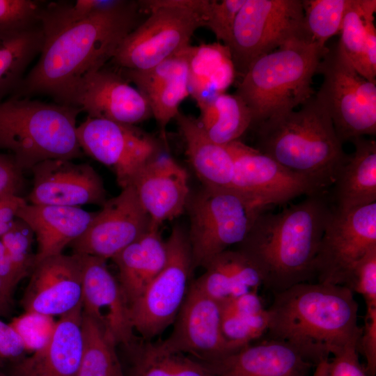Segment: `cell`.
Listing matches in <instances>:
<instances>
[{
	"instance_id": "52",
	"label": "cell",
	"mask_w": 376,
	"mask_h": 376,
	"mask_svg": "<svg viewBox=\"0 0 376 376\" xmlns=\"http://www.w3.org/2000/svg\"><path fill=\"white\" fill-rule=\"evenodd\" d=\"M0 376H8V375L0 370Z\"/></svg>"
},
{
	"instance_id": "37",
	"label": "cell",
	"mask_w": 376,
	"mask_h": 376,
	"mask_svg": "<svg viewBox=\"0 0 376 376\" xmlns=\"http://www.w3.org/2000/svg\"><path fill=\"white\" fill-rule=\"evenodd\" d=\"M224 336L236 349L251 343L266 334L269 324L267 309L254 315H236L221 312Z\"/></svg>"
},
{
	"instance_id": "32",
	"label": "cell",
	"mask_w": 376,
	"mask_h": 376,
	"mask_svg": "<svg viewBox=\"0 0 376 376\" xmlns=\"http://www.w3.org/2000/svg\"><path fill=\"white\" fill-rule=\"evenodd\" d=\"M44 41L40 24L0 30V102L5 96L16 92L26 69L40 55Z\"/></svg>"
},
{
	"instance_id": "15",
	"label": "cell",
	"mask_w": 376,
	"mask_h": 376,
	"mask_svg": "<svg viewBox=\"0 0 376 376\" xmlns=\"http://www.w3.org/2000/svg\"><path fill=\"white\" fill-rule=\"evenodd\" d=\"M171 335L157 341L163 349L210 363L238 350L223 335L218 301L191 281Z\"/></svg>"
},
{
	"instance_id": "35",
	"label": "cell",
	"mask_w": 376,
	"mask_h": 376,
	"mask_svg": "<svg viewBox=\"0 0 376 376\" xmlns=\"http://www.w3.org/2000/svg\"><path fill=\"white\" fill-rule=\"evenodd\" d=\"M83 354L77 376H126L117 345L82 311Z\"/></svg>"
},
{
	"instance_id": "19",
	"label": "cell",
	"mask_w": 376,
	"mask_h": 376,
	"mask_svg": "<svg viewBox=\"0 0 376 376\" xmlns=\"http://www.w3.org/2000/svg\"><path fill=\"white\" fill-rule=\"evenodd\" d=\"M30 275L22 299L25 311L61 316L81 302L82 255L47 258L35 265Z\"/></svg>"
},
{
	"instance_id": "38",
	"label": "cell",
	"mask_w": 376,
	"mask_h": 376,
	"mask_svg": "<svg viewBox=\"0 0 376 376\" xmlns=\"http://www.w3.org/2000/svg\"><path fill=\"white\" fill-rule=\"evenodd\" d=\"M56 323L53 316L25 311L22 315L13 318L10 325L21 338L26 352L33 353L48 343Z\"/></svg>"
},
{
	"instance_id": "48",
	"label": "cell",
	"mask_w": 376,
	"mask_h": 376,
	"mask_svg": "<svg viewBox=\"0 0 376 376\" xmlns=\"http://www.w3.org/2000/svg\"><path fill=\"white\" fill-rule=\"evenodd\" d=\"M25 276L13 263L0 240V278L13 292L17 284Z\"/></svg>"
},
{
	"instance_id": "27",
	"label": "cell",
	"mask_w": 376,
	"mask_h": 376,
	"mask_svg": "<svg viewBox=\"0 0 376 376\" xmlns=\"http://www.w3.org/2000/svg\"><path fill=\"white\" fill-rule=\"evenodd\" d=\"M174 119L184 138L189 161L202 185L231 188L234 161L226 146L212 141L198 118L179 111Z\"/></svg>"
},
{
	"instance_id": "28",
	"label": "cell",
	"mask_w": 376,
	"mask_h": 376,
	"mask_svg": "<svg viewBox=\"0 0 376 376\" xmlns=\"http://www.w3.org/2000/svg\"><path fill=\"white\" fill-rule=\"evenodd\" d=\"M350 142L354 152L332 185L334 208L341 211L376 202V142L363 136Z\"/></svg>"
},
{
	"instance_id": "29",
	"label": "cell",
	"mask_w": 376,
	"mask_h": 376,
	"mask_svg": "<svg viewBox=\"0 0 376 376\" xmlns=\"http://www.w3.org/2000/svg\"><path fill=\"white\" fill-rule=\"evenodd\" d=\"M205 272L193 283L219 303L263 285V279L253 262L238 249H227L212 258Z\"/></svg>"
},
{
	"instance_id": "47",
	"label": "cell",
	"mask_w": 376,
	"mask_h": 376,
	"mask_svg": "<svg viewBox=\"0 0 376 376\" xmlns=\"http://www.w3.org/2000/svg\"><path fill=\"white\" fill-rule=\"evenodd\" d=\"M26 352L24 344L10 324L0 320V361L19 359Z\"/></svg>"
},
{
	"instance_id": "18",
	"label": "cell",
	"mask_w": 376,
	"mask_h": 376,
	"mask_svg": "<svg viewBox=\"0 0 376 376\" xmlns=\"http://www.w3.org/2000/svg\"><path fill=\"white\" fill-rule=\"evenodd\" d=\"M70 105L86 112L88 117L130 125L152 116L141 93L123 77L118 68L107 64L81 82Z\"/></svg>"
},
{
	"instance_id": "10",
	"label": "cell",
	"mask_w": 376,
	"mask_h": 376,
	"mask_svg": "<svg viewBox=\"0 0 376 376\" xmlns=\"http://www.w3.org/2000/svg\"><path fill=\"white\" fill-rule=\"evenodd\" d=\"M303 17L301 0H246L226 45L235 75L241 78L260 56L295 40L306 41Z\"/></svg>"
},
{
	"instance_id": "44",
	"label": "cell",
	"mask_w": 376,
	"mask_h": 376,
	"mask_svg": "<svg viewBox=\"0 0 376 376\" xmlns=\"http://www.w3.org/2000/svg\"><path fill=\"white\" fill-rule=\"evenodd\" d=\"M22 171L12 155L0 154V198L17 195L23 182Z\"/></svg>"
},
{
	"instance_id": "20",
	"label": "cell",
	"mask_w": 376,
	"mask_h": 376,
	"mask_svg": "<svg viewBox=\"0 0 376 376\" xmlns=\"http://www.w3.org/2000/svg\"><path fill=\"white\" fill-rule=\"evenodd\" d=\"M83 256L82 311L118 345L134 340L129 305L106 260Z\"/></svg>"
},
{
	"instance_id": "16",
	"label": "cell",
	"mask_w": 376,
	"mask_h": 376,
	"mask_svg": "<svg viewBox=\"0 0 376 376\" xmlns=\"http://www.w3.org/2000/svg\"><path fill=\"white\" fill-rule=\"evenodd\" d=\"M151 228L134 189L128 186L107 199L84 233L70 245L73 253L112 259Z\"/></svg>"
},
{
	"instance_id": "43",
	"label": "cell",
	"mask_w": 376,
	"mask_h": 376,
	"mask_svg": "<svg viewBox=\"0 0 376 376\" xmlns=\"http://www.w3.org/2000/svg\"><path fill=\"white\" fill-rule=\"evenodd\" d=\"M358 350H361L366 359V371L369 376L376 373V307L366 308L364 326L359 343Z\"/></svg>"
},
{
	"instance_id": "31",
	"label": "cell",
	"mask_w": 376,
	"mask_h": 376,
	"mask_svg": "<svg viewBox=\"0 0 376 376\" xmlns=\"http://www.w3.org/2000/svg\"><path fill=\"white\" fill-rule=\"evenodd\" d=\"M189 91L197 104L224 93L236 75L228 49L219 42L189 45Z\"/></svg>"
},
{
	"instance_id": "8",
	"label": "cell",
	"mask_w": 376,
	"mask_h": 376,
	"mask_svg": "<svg viewBox=\"0 0 376 376\" xmlns=\"http://www.w3.org/2000/svg\"><path fill=\"white\" fill-rule=\"evenodd\" d=\"M265 208L235 190L203 186L189 194L185 210L194 270L246 237Z\"/></svg>"
},
{
	"instance_id": "1",
	"label": "cell",
	"mask_w": 376,
	"mask_h": 376,
	"mask_svg": "<svg viewBox=\"0 0 376 376\" xmlns=\"http://www.w3.org/2000/svg\"><path fill=\"white\" fill-rule=\"evenodd\" d=\"M143 12L139 1L119 0L81 21L43 32L38 60L13 95H48L56 103L70 105L81 82L108 64L142 22Z\"/></svg>"
},
{
	"instance_id": "17",
	"label": "cell",
	"mask_w": 376,
	"mask_h": 376,
	"mask_svg": "<svg viewBox=\"0 0 376 376\" xmlns=\"http://www.w3.org/2000/svg\"><path fill=\"white\" fill-rule=\"evenodd\" d=\"M31 170L33 184L29 200L31 204L102 206L107 201L102 179L89 164L52 159L38 163Z\"/></svg>"
},
{
	"instance_id": "40",
	"label": "cell",
	"mask_w": 376,
	"mask_h": 376,
	"mask_svg": "<svg viewBox=\"0 0 376 376\" xmlns=\"http://www.w3.org/2000/svg\"><path fill=\"white\" fill-rule=\"evenodd\" d=\"M41 2L0 0V30L21 29L40 24Z\"/></svg>"
},
{
	"instance_id": "39",
	"label": "cell",
	"mask_w": 376,
	"mask_h": 376,
	"mask_svg": "<svg viewBox=\"0 0 376 376\" xmlns=\"http://www.w3.org/2000/svg\"><path fill=\"white\" fill-rule=\"evenodd\" d=\"M33 235L29 226L17 218L10 229L0 237L13 263L25 277L31 274L35 267Z\"/></svg>"
},
{
	"instance_id": "21",
	"label": "cell",
	"mask_w": 376,
	"mask_h": 376,
	"mask_svg": "<svg viewBox=\"0 0 376 376\" xmlns=\"http://www.w3.org/2000/svg\"><path fill=\"white\" fill-rule=\"evenodd\" d=\"M152 228H160L185 210L190 194L186 170L169 157L159 155L137 173L132 185Z\"/></svg>"
},
{
	"instance_id": "50",
	"label": "cell",
	"mask_w": 376,
	"mask_h": 376,
	"mask_svg": "<svg viewBox=\"0 0 376 376\" xmlns=\"http://www.w3.org/2000/svg\"><path fill=\"white\" fill-rule=\"evenodd\" d=\"M12 293L0 278V316L6 315L10 311Z\"/></svg>"
},
{
	"instance_id": "41",
	"label": "cell",
	"mask_w": 376,
	"mask_h": 376,
	"mask_svg": "<svg viewBox=\"0 0 376 376\" xmlns=\"http://www.w3.org/2000/svg\"><path fill=\"white\" fill-rule=\"evenodd\" d=\"M345 286L363 296L366 308L376 307V247L354 265Z\"/></svg>"
},
{
	"instance_id": "53",
	"label": "cell",
	"mask_w": 376,
	"mask_h": 376,
	"mask_svg": "<svg viewBox=\"0 0 376 376\" xmlns=\"http://www.w3.org/2000/svg\"><path fill=\"white\" fill-rule=\"evenodd\" d=\"M6 197H3L1 202H0V205L3 203L4 199H5Z\"/></svg>"
},
{
	"instance_id": "46",
	"label": "cell",
	"mask_w": 376,
	"mask_h": 376,
	"mask_svg": "<svg viewBox=\"0 0 376 376\" xmlns=\"http://www.w3.org/2000/svg\"><path fill=\"white\" fill-rule=\"evenodd\" d=\"M219 304L221 312L242 315L257 314L266 309L258 291L249 292Z\"/></svg>"
},
{
	"instance_id": "6",
	"label": "cell",
	"mask_w": 376,
	"mask_h": 376,
	"mask_svg": "<svg viewBox=\"0 0 376 376\" xmlns=\"http://www.w3.org/2000/svg\"><path fill=\"white\" fill-rule=\"evenodd\" d=\"M327 49L295 40L251 63L235 94L251 113L252 128L295 110L313 95V77Z\"/></svg>"
},
{
	"instance_id": "12",
	"label": "cell",
	"mask_w": 376,
	"mask_h": 376,
	"mask_svg": "<svg viewBox=\"0 0 376 376\" xmlns=\"http://www.w3.org/2000/svg\"><path fill=\"white\" fill-rule=\"evenodd\" d=\"M376 247V202L341 211L333 208L315 262L318 282L345 286L354 265Z\"/></svg>"
},
{
	"instance_id": "5",
	"label": "cell",
	"mask_w": 376,
	"mask_h": 376,
	"mask_svg": "<svg viewBox=\"0 0 376 376\" xmlns=\"http://www.w3.org/2000/svg\"><path fill=\"white\" fill-rule=\"evenodd\" d=\"M81 110L13 95L0 102V149L12 153L22 169L47 159L83 156L77 136Z\"/></svg>"
},
{
	"instance_id": "36",
	"label": "cell",
	"mask_w": 376,
	"mask_h": 376,
	"mask_svg": "<svg viewBox=\"0 0 376 376\" xmlns=\"http://www.w3.org/2000/svg\"><path fill=\"white\" fill-rule=\"evenodd\" d=\"M303 32L306 41L319 48L340 33L350 0H304Z\"/></svg>"
},
{
	"instance_id": "3",
	"label": "cell",
	"mask_w": 376,
	"mask_h": 376,
	"mask_svg": "<svg viewBox=\"0 0 376 376\" xmlns=\"http://www.w3.org/2000/svg\"><path fill=\"white\" fill-rule=\"evenodd\" d=\"M333 207L327 193L306 196L280 212H262L238 250L274 293L314 277L315 262Z\"/></svg>"
},
{
	"instance_id": "22",
	"label": "cell",
	"mask_w": 376,
	"mask_h": 376,
	"mask_svg": "<svg viewBox=\"0 0 376 376\" xmlns=\"http://www.w3.org/2000/svg\"><path fill=\"white\" fill-rule=\"evenodd\" d=\"M145 70L118 68L123 77L133 83L147 100L166 141V127L180 111L179 106L189 95L187 49Z\"/></svg>"
},
{
	"instance_id": "42",
	"label": "cell",
	"mask_w": 376,
	"mask_h": 376,
	"mask_svg": "<svg viewBox=\"0 0 376 376\" xmlns=\"http://www.w3.org/2000/svg\"><path fill=\"white\" fill-rule=\"evenodd\" d=\"M246 0H209L205 26L214 34L219 41L226 45L237 15Z\"/></svg>"
},
{
	"instance_id": "4",
	"label": "cell",
	"mask_w": 376,
	"mask_h": 376,
	"mask_svg": "<svg viewBox=\"0 0 376 376\" xmlns=\"http://www.w3.org/2000/svg\"><path fill=\"white\" fill-rule=\"evenodd\" d=\"M301 107L258 125L256 148L328 192L349 155L329 115L315 96Z\"/></svg>"
},
{
	"instance_id": "24",
	"label": "cell",
	"mask_w": 376,
	"mask_h": 376,
	"mask_svg": "<svg viewBox=\"0 0 376 376\" xmlns=\"http://www.w3.org/2000/svg\"><path fill=\"white\" fill-rule=\"evenodd\" d=\"M81 323V302L61 315L46 345L17 363L11 376H77L84 349Z\"/></svg>"
},
{
	"instance_id": "11",
	"label": "cell",
	"mask_w": 376,
	"mask_h": 376,
	"mask_svg": "<svg viewBox=\"0 0 376 376\" xmlns=\"http://www.w3.org/2000/svg\"><path fill=\"white\" fill-rule=\"evenodd\" d=\"M166 243L167 260L164 267L129 306L134 330L146 340L157 336L174 322L194 272L187 231L174 226Z\"/></svg>"
},
{
	"instance_id": "26",
	"label": "cell",
	"mask_w": 376,
	"mask_h": 376,
	"mask_svg": "<svg viewBox=\"0 0 376 376\" xmlns=\"http://www.w3.org/2000/svg\"><path fill=\"white\" fill-rule=\"evenodd\" d=\"M112 260L118 268V281L130 306L166 262L167 246L160 228L151 227Z\"/></svg>"
},
{
	"instance_id": "33",
	"label": "cell",
	"mask_w": 376,
	"mask_h": 376,
	"mask_svg": "<svg viewBox=\"0 0 376 376\" xmlns=\"http://www.w3.org/2000/svg\"><path fill=\"white\" fill-rule=\"evenodd\" d=\"M125 348L131 360L129 376H216L206 363L166 350L157 342L136 339Z\"/></svg>"
},
{
	"instance_id": "9",
	"label": "cell",
	"mask_w": 376,
	"mask_h": 376,
	"mask_svg": "<svg viewBox=\"0 0 376 376\" xmlns=\"http://www.w3.org/2000/svg\"><path fill=\"white\" fill-rule=\"evenodd\" d=\"M318 72L322 83L315 97L329 115L342 143L376 134V81L363 77L340 49L327 47Z\"/></svg>"
},
{
	"instance_id": "25",
	"label": "cell",
	"mask_w": 376,
	"mask_h": 376,
	"mask_svg": "<svg viewBox=\"0 0 376 376\" xmlns=\"http://www.w3.org/2000/svg\"><path fill=\"white\" fill-rule=\"evenodd\" d=\"M95 212L79 207L22 205L16 217L26 223L38 242L35 265L47 258L63 253V250L87 229Z\"/></svg>"
},
{
	"instance_id": "14",
	"label": "cell",
	"mask_w": 376,
	"mask_h": 376,
	"mask_svg": "<svg viewBox=\"0 0 376 376\" xmlns=\"http://www.w3.org/2000/svg\"><path fill=\"white\" fill-rule=\"evenodd\" d=\"M226 147L234 161L231 189L265 209L300 196L328 193L309 178L288 169L239 140Z\"/></svg>"
},
{
	"instance_id": "23",
	"label": "cell",
	"mask_w": 376,
	"mask_h": 376,
	"mask_svg": "<svg viewBox=\"0 0 376 376\" xmlns=\"http://www.w3.org/2000/svg\"><path fill=\"white\" fill-rule=\"evenodd\" d=\"M206 364L216 376H308L314 366L289 344L270 338Z\"/></svg>"
},
{
	"instance_id": "51",
	"label": "cell",
	"mask_w": 376,
	"mask_h": 376,
	"mask_svg": "<svg viewBox=\"0 0 376 376\" xmlns=\"http://www.w3.org/2000/svg\"><path fill=\"white\" fill-rule=\"evenodd\" d=\"M329 359H324L315 366V368L313 376H329Z\"/></svg>"
},
{
	"instance_id": "49",
	"label": "cell",
	"mask_w": 376,
	"mask_h": 376,
	"mask_svg": "<svg viewBox=\"0 0 376 376\" xmlns=\"http://www.w3.org/2000/svg\"><path fill=\"white\" fill-rule=\"evenodd\" d=\"M26 201L17 195L5 198L0 205V237L12 227L16 213L19 207L26 203Z\"/></svg>"
},
{
	"instance_id": "13",
	"label": "cell",
	"mask_w": 376,
	"mask_h": 376,
	"mask_svg": "<svg viewBox=\"0 0 376 376\" xmlns=\"http://www.w3.org/2000/svg\"><path fill=\"white\" fill-rule=\"evenodd\" d=\"M77 136L83 152L111 169L122 189L159 155L156 140L133 125L87 116Z\"/></svg>"
},
{
	"instance_id": "45",
	"label": "cell",
	"mask_w": 376,
	"mask_h": 376,
	"mask_svg": "<svg viewBox=\"0 0 376 376\" xmlns=\"http://www.w3.org/2000/svg\"><path fill=\"white\" fill-rule=\"evenodd\" d=\"M358 349L352 348L329 359V376H368L359 360Z\"/></svg>"
},
{
	"instance_id": "7",
	"label": "cell",
	"mask_w": 376,
	"mask_h": 376,
	"mask_svg": "<svg viewBox=\"0 0 376 376\" xmlns=\"http://www.w3.org/2000/svg\"><path fill=\"white\" fill-rule=\"evenodd\" d=\"M209 0H146L149 13L123 40L109 63L118 68L150 69L189 47L194 32L205 26Z\"/></svg>"
},
{
	"instance_id": "34",
	"label": "cell",
	"mask_w": 376,
	"mask_h": 376,
	"mask_svg": "<svg viewBox=\"0 0 376 376\" xmlns=\"http://www.w3.org/2000/svg\"><path fill=\"white\" fill-rule=\"evenodd\" d=\"M197 105L200 111L198 122L216 143L226 146L239 140L251 127V113L235 93H219Z\"/></svg>"
},
{
	"instance_id": "30",
	"label": "cell",
	"mask_w": 376,
	"mask_h": 376,
	"mask_svg": "<svg viewBox=\"0 0 376 376\" xmlns=\"http://www.w3.org/2000/svg\"><path fill=\"white\" fill-rule=\"evenodd\" d=\"M375 12V0H350L338 42L357 72L370 81H376Z\"/></svg>"
},
{
	"instance_id": "2",
	"label": "cell",
	"mask_w": 376,
	"mask_h": 376,
	"mask_svg": "<svg viewBox=\"0 0 376 376\" xmlns=\"http://www.w3.org/2000/svg\"><path fill=\"white\" fill-rule=\"evenodd\" d=\"M274 295L268 338L289 344L314 366L359 349L358 304L347 287L306 281Z\"/></svg>"
}]
</instances>
